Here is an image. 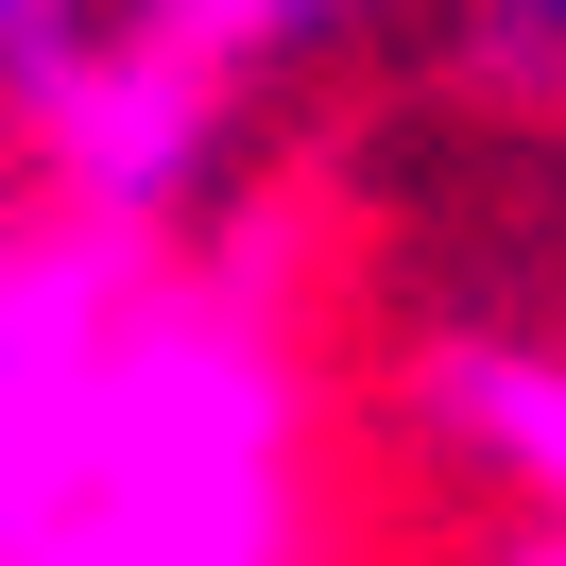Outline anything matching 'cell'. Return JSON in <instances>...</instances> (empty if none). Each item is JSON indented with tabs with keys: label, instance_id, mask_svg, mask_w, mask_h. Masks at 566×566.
I'll list each match as a JSON object with an SVG mask.
<instances>
[{
	"label": "cell",
	"instance_id": "obj_6",
	"mask_svg": "<svg viewBox=\"0 0 566 566\" xmlns=\"http://www.w3.org/2000/svg\"><path fill=\"white\" fill-rule=\"evenodd\" d=\"M138 18H172L189 52H223V70H310V52H344L360 18H378V0H138Z\"/></svg>",
	"mask_w": 566,
	"mask_h": 566
},
{
	"label": "cell",
	"instance_id": "obj_5",
	"mask_svg": "<svg viewBox=\"0 0 566 566\" xmlns=\"http://www.w3.org/2000/svg\"><path fill=\"white\" fill-rule=\"evenodd\" d=\"M138 35V0H0V138L35 155L52 120L104 86V52Z\"/></svg>",
	"mask_w": 566,
	"mask_h": 566
},
{
	"label": "cell",
	"instance_id": "obj_3",
	"mask_svg": "<svg viewBox=\"0 0 566 566\" xmlns=\"http://www.w3.org/2000/svg\"><path fill=\"white\" fill-rule=\"evenodd\" d=\"M155 258L172 241H138V223H86V207H0V515H18V481L52 463V429L86 412V378H104V344H120V310L155 292Z\"/></svg>",
	"mask_w": 566,
	"mask_h": 566
},
{
	"label": "cell",
	"instance_id": "obj_1",
	"mask_svg": "<svg viewBox=\"0 0 566 566\" xmlns=\"http://www.w3.org/2000/svg\"><path fill=\"white\" fill-rule=\"evenodd\" d=\"M0 566H310V378L241 275H172L120 310L86 412L0 515Z\"/></svg>",
	"mask_w": 566,
	"mask_h": 566
},
{
	"label": "cell",
	"instance_id": "obj_2",
	"mask_svg": "<svg viewBox=\"0 0 566 566\" xmlns=\"http://www.w3.org/2000/svg\"><path fill=\"white\" fill-rule=\"evenodd\" d=\"M223 155H241V70L189 52L172 18H138V35L104 52V86L35 138V189L86 207V223H138V241H189L207 189H223Z\"/></svg>",
	"mask_w": 566,
	"mask_h": 566
},
{
	"label": "cell",
	"instance_id": "obj_7",
	"mask_svg": "<svg viewBox=\"0 0 566 566\" xmlns=\"http://www.w3.org/2000/svg\"><path fill=\"white\" fill-rule=\"evenodd\" d=\"M447 35L497 86H566V0H447Z\"/></svg>",
	"mask_w": 566,
	"mask_h": 566
},
{
	"label": "cell",
	"instance_id": "obj_4",
	"mask_svg": "<svg viewBox=\"0 0 566 566\" xmlns=\"http://www.w3.org/2000/svg\"><path fill=\"white\" fill-rule=\"evenodd\" d=\"M412 412H429L447 463H481V481L515 497V549L497 566H566V360L549 344H429Z\"/></svg>",
	"mask_w": 566,
	"mask_h": 566
}]
</instances>
